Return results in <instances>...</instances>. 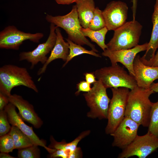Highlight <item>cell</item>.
Segmentation results:
<instances>
[{"label": "cell", "mask_w": 158, "mask_h": 158, "mask_svg": "<svg viewBox=\"0 0 158 158\" xmlns=\"http://www.w3.org/2000/svg\"><path fill=\"white\" fill-rule=\"evenodd\" d=\"M154 92L150 88L137 86L130 91L125 116L129 117L144 127L149 126L152 104L149 99Z\"/></svg>", "instance_id": "cell-1"}, {"label": "cell", "mask_w": 158, "mask_h": 158, "mask_svg": "<svg viewBox=\"0 0 158 158\" xmlns=\"http://www.w3.org/2000/svg\"><path fill=\"white\" fill-rule=\"evenodd\" d=\"M23 86L36 92L38 90L27 69L25 68L11 64L0 68V92L9 97L14 87Z\"/></svg>", "instance_id": "cell-2"}, {"label": "cell", "mask_w": 158, "mask_h": 158, "mask_svg": "<svg viewBox=\"0 0 158 158\" xmlns=\"http://www.w3.org/2000/svg\"><path fill=\"white\" fill-rule=\"evenodd\" d=\"M49 23H53L58 27L64 30L69 39L75 43L80 45H86L95 52L98 51L95 46L92 44L82 33L83 27L80 23L75 5L73 6L71 11L63 16H53L48 14L45 17Z\"/></svg>", "instance_id": "cell-3"}, {"label": "cell", "mask_w": 158, "mask_h": 158, "mask_svg": "<svg viewBox=\"0 0 158 158\" xmlns=\"http://www.w3.org/2000/svg\"><path fill=\"white\" fill-rule=\"evenodd\" d=\"M142 28L137 20L126 22L114 30L113 37L107 44L111 51L132 48L138 45Z\"/></svg>", "instance_id": "cell-4"}, {"label": "cell", "mask_w": 158, "mask_h": 158, "mask_svg": "<svg viewBox=\"0 0 158 158\" xmlns=\"http://www.w3.org/2000/svg\"><path fill=\"white\" fill-rule=\"evenodd\" d=\"M94 73L96 78L107 88L124 87L131 90L138 86L134 77L117 63L97 70Z\"/></svg>", "instance_id": "cell-5"}, {"label": "cell", "mask_w": 158, "mask_h": 158, "mask_svg": "<svg viewBox=\"0 0 158 158\" xmlns=\"http://www.w3.org/2000/svg\"><path fill=\"white\" fill-rule=\"evenodd\" d=\"M112 97L108 111V122L105 128L106 134L110 135L115 130L125 116L129 93L128 88H111Z\"/></svg>", "instance_id": "cell-6"}, {"label": "cell", "mask_w": 158, "mask_h": 158, "mask_svg": "<svg viewBox=\"0 0 158 158\" xmlns=\"http://www.w3.org/2000/svg\"><path fill=\"white\" fill-rule=\"evenodd\" d=\"M93 84L91 90L83 94L87 105L90 109L87 115L92 118L107 119L111 99L107 95V88L99 80Z\"/></svg>", "instance_id": "cell-7"}, {"label": "cell", "mask_w": 158, "mask_h": 158, "mask_svg": "<svg viewBox=\"0 0 158 158\" xmlns=\"http://www.w3.org/2000/svg\"><path fill=\"white\" fill-rule=\"evenodd\" d=\"M158 148V138L148 132L142 136L137 135L135 140L122 150L118 158H127L136 156L145 158Z\"/></svg>", "instance_id": "cell-8"}, {"label": "cell", "mask_w": 158, "mask_h": 158, "mask_svg": "<svg viewBox=\"0 0 158 158\" xmlns=\"http://www.w3.org/2000/svg\"><path fill=\"white\" fill-rule=\"evenodd\" d=\"M44 36L42 33L25 32L19 30L14 25H9L0 32V48L18 50L24 41L29 40L38 43Z\"/></svg>", "instance_id": "cell-9"}, {"label": "cell", "mask_w": 158, "mask_h": 158, "mask_svg": "<svg viewBox=\"0 0 158 158\" xmlns=\"http://www.w3.org/2000/svg\"><path fill=\"white\" fill-rule=\"evenodd\" d=\"M57 27L51 23L49 34L46 41L39 44L32 51L20 52L19 60H25L30 63L31 69L39 62L44 64L47 60V55L51 51L55 45L56 36L55 30Z\"/></svg>", "instance_id": "cell-10"}, {"label": "cell", "mask_w": 158, "mask_h": 158, "mask_svg": "<svg viewBox=\"0 0 158 158\" xmlns=\"http://www.w3.org/2000/svg\"><path fill=\"white\" fill-rule=\"evenodd\" d=\"M128 10L127 4L121 1H112L107 4L102 13L108 30L114 31L126 22Z\"/></svg>", "instance_id": "cell-11"}, {"label": "cell", "mask_w": 158, "mask_h": 158, "mask_svg": "<svg viewBox=\"0 0 158 158\" xmlns=\"http://www.w3.org/2000/svg\"><path fill=\"white\" fill-rule=\"evenodd\" d=\"M147 46L148 43H146L129 49L115 51L106 49L102 52V55L109 59L112 65L118 62L122 64L128 70L129 74L134 77L133 66L134 59L138 53L146 51Z\"/></svg>", "instance_id": "cell-12"}, {"label": "cell", "mask_w": 158, "mask_h": 158, "mask_svg": "<svg viewBox=\"0 0 158 158\" xmlns=\"http://www.w3.org/2000/svg\"><path fill=\"white\" fill-rule=\"evenodd\" d=\"M140 125L129 117L125 116L115 130L110 135L114 138L112 145L122 150L126 148L138 135Z\"/></svg>", "instance_id": "cell-13"}, {"label": "cell", "mask_w": 158, "mask_h": 158, "mask_svg": "<svg viewBox=\"0 0 158 158\" xmlns=\"http://www.w3.org/2000/svg\"><path fill=\"white\" fill-rule=\"evenodd\" d=\"M16 107L9 102L5 107L8 120L12 126L18 128L22 132L31 139L33 144L42 146L50 154L53 151V149L46 146L45 141L41 140L33 131L32 127L25 124L16 111Z\"/></svg>", "instance_id": "cell-14"}, {"label": "cell", "mask_w": 158, "mask_h": 158, "mask_svg": "<svg viewBox=\"0 0 158 158\" xmlns=\"http://www.w3.org/2000/svg\"><path fill=\"white\" fill-rule=\"evenodd\" d=\"M133 67L134 77L138 87L149 88L153 82L158 79V67L145 64L139 55H137L134 59Z\"/></svg>", "instance_id": "cell-15"}, {"label": "cell", "mask_w": 158, "mask_h": 158, "mask_svg": "<svg viewBox=\"0 0 158 158\" xmlns=\"http://www.w3.org/2000/svg\"><path fill=\"white\" fill-rule=\"evenodd\" d=\"M9 102L18 109V114L22 119L31 124L36 128H39L43 123L41 119L35 112L33 105L21 96L14 94L8 97Z\"/></svg>", "instance_id": "cell-16"}, {"label": "cell", "mask_w": 158, "mask_h": 158, "mask_svg": "<svg viewBox=\"0 0 158 158\" xmlns=\"http://www.w3.org/2000/svg\"><path fill=\"white\" fill-rule=\"evenodd\" d=\"M55 32L56 36L55 45L46 62L38 70V75L44 73L48 65L54 60L61 59L66 62L69 54L68 43L65 41L59 27L56 28Z\"/></svg>", "instance_id": "cell-17"}, {"label": "cell", "mask_w": 158, "mask_h": 158, "mask_svg": "<svg viewBox=\"0 0 158 158\" xmlns=\"http://www.w3.org/2000/svg\"><path fill=\"white\" fill-rule=\"evenodd\" d=\"M153 24L150 40L144 55L140 57L142 61L145 65L150 66L158 48V0H156L154 10L152 16Z\"/></svg>", "instance_id": "cell-18"}, {"label": "cell", "mask_w": 158, "mask_h": 158, "mask_svg": "<svg viewBox=\"0 0 158 158\" xmlns=\"http://www.w3.org/2000/svg\"><path fill=\"white\" fill-rule=\"evenodd\" d=\"M75 3L81 25L85 28H88L95 8L94 0H78Z\"/></svg>", "instance_id": "cell-19"}, {"label": "cell", "mask_w": 158, "mask_h": 158, "mask_svg": "<svg viewBox=\"0 0 158 158\" xmlns=\"http://www.w3.org/2000/svg\"><path fill=\"white\" fill-rule=\"evenodd\" d=\"M90 132V130L83 132L74 140L69 143H66L64 141L58 142L51 136L50 138L51 144L49 147L56 149L63 150L73 154L76 157H78L80 154L81 150L80 147H77V145L82 139L88 135Z\"/></svg>", "instance_id": "cell-20"}, {"label": "cell", "mask_w": 158, "mask_h": 158, "mask_svg": "<svg viewBox=\"0 0 158 158\" xmlns=\"http://www.w3.org/2000/svg\"><path fill=\"white\" fill-rule=\"evenodd\" d=\"M108 31L106 27L97 30L83 27L81 29L82 33L85 37H88L92 41L96 43L103 51L108 48L107 44H105V40L106 35Z\"/></svg>", "instance_id": "cell-21"}, {"label": "cell", "mask_w": 158, "mask_h": 158, "mask_svg": "<svg viewBox=\"0 0 158 158\" xmlns=\"http://www.w3.org/2000/svg\"><path fill=\"white\" fill-rule=\"evenodd\" d=\"M8 133L13 138L15 149L19 150L34 145L30 138L16 126H12Z\"/></svg>", "instance_id": "cell-22"}, {"label": "cell", "mask_w": 158, "mask_h": 158, "mask_svg": "<svg viewBox=\"0 0 158 158\" xmlns=\"http://www.w3.org/2000/svg\"><path fill=\"white\" fill-rule=\"evenodd\" d=\"M66 40L69 44V52L67 60L63 65L62 67H64L73 58L83 54H87L97 57H101L99 54L92 50H87L81 45L75 43L68 38L66 39Z\"/></svg>", "instance_id": "cell-23"}, {"label": "cell", "mask_w": 158, "mask_h": 158, "mask_svg": "<svg viewBox=\"0 0 158 158\" xmlns=\"http://www.w3.org/2000/svg\"><path fill=\"white\" fill-rule=\"evenodd\" d=\"M148 132L158 138V101L153 103Z\"/></svg>", "instance_id": "cell-24"}, {"label": "cell", "mask_w": 158, "mask_h": 158, "mask_svg": "<svg viewBox=\"0 0 158 158\" xmlns=\"http://www.w3.org/2000/svg\"><path fill=\"white\" fill-rule=\"evenodd\" d=\"M105 27V24L102 11L99 8L96 7L88 28L93 30H100Z\"/></svg>", "instance_id": "cell-25"}, {"label": "cell", "mask_w": 158, "mask_h": 158, "mask_svg": "<svg viewBox=\"0 0 158 158\" xmlns=\"http://www.w3.org/2000/svg\"><path fill=\"white\" fill-rule=\"evenodd\" d=\"M38 146L35 145L19 149L18 157L19 158H39L40 157V150Z\"/></svg>", "instance_id": "cell-26"}, {"label": "cell", "mask_w": 158, "mask_h": 158, "mask_svg": "<svg viewBox=\"0 0 158 158\" xmlns=\"http://www.w3.org/2000/svg\"><path fill=\"white\" fill-rule=\"evenodd\" d=\"M14 149L15 147L13 138L9 133L0 136L1 152H12Z\"/></svg>", "instance_id": "cell-27"}, {"label": "cell", "mask_w": 158, "mask_h": 158, "mask_svg": "<svg viewBox=\"0 0 158 158\" xmlns=\"http://www.w3.org/2000/svg\"><path fill=\"white\" fill-rule=\"evenodd\" d=\"M10 123L6 112L4 109L0 110V136L9 133L11 127Z\"/></svg>", "instance_id": "cell-28"}, {"label": "cell", "mask_w": 158, "mask_h": 158, "mask_svg": "<svg viewBox=\"0 0 158 158\" xmlns=\"http://www.w3.org/2000/svg\"><path fill=\"white\" fill-rule=\"evenodd\" d=\"M77 87L78 90L75 93L76 95H78L81 92H88L92 88L90 84L85 81H80L77 85Z\"/></svg>", "instance_id": "cell-29"}, {"label": "cell", "mask_w": 158, "mask_h": 158, "mask_svg": "<svg viewBox=\"0 0 158 158\" xmlns=\"http://www.w3.org/2000/svg\"><path fill=\"white\" fill-rule=\"evenodd\" d=\"M9 103L8 97L0 92V110L4 109Z\"/></svg>", "instance_id": "cell-30"}, {"label": "cell", "mask_w": 158, "mask_h": 158, "mask_svg": "<svg viewBox=\"0 0 158 158\" xmlns=\"http://www.w3.org/2000/svg\"><path fill=\"white\" fill-rule=\"evenodd\" d=\"M85 78L86 82L91 84L96 82L94 73H87L85 74Z\"/></svg>", "instance_id": "cell-31"}, {"label": "cell", "mask_w": 158, "mask_h": 158, "mask_svg": "<svg viewBox=\"0 0 158 158\" xmlns=\"http://www.w3.org/2000/svg\"><path fill=\"white\" fill-rule=\"evenodd\" d=\"M58 4L69 5L73 3H75L78 0H55Z\"/></svg>", "instance_id": "cell-32"}, {"label": "cell", "mask_w": 158, "mask_h": 158, "mask_svg": "<svg viewBox=\"0 0 158 158\" xmlns=\"http://www.w3.org/2000/svg\"><path fill=\"white\" fill-rule=\"evenodd\" d=\"M131 2L133 3L132 9L133 13V20H135L136 12L137 5V0H132Z\"/></svg>", "instance_id": "cell-33"}, {"label": "cell", "mask_w": 158, "mask_h": 158, "mask_svg": "<svg viewBox=\"0 0 158 158\" xmlns=\"http://www.w3.org/2000/svg\"><path fill=\"white\" fill-rule=\"evenodd\" d=\"M150 66L158 67V50L154 55Z\"/></svg>", "instance_id": "cell-34"}, {"label": "cell", "mask_w": 158, "mask_h": 158, "mask_svg": "<svg viewBox=\"0 0 158 158\" xmlns=\"http://www.w3.org/2000/svg\"><path fill=\"white\" fill-rule=\"evenodd\" d=\"M150 88L154 92H158V82L153 83L151 85Z\"/></svg>", "instance_id": "cell-35"}, {"label": "cell", "mask_w": 158, "mask_h": 158, "mask_svg": "<svg viewBox=\"0 0 158 158\" xmlns=\"http://www.w3.org/2000/svg\"><path fill=\"white\" fill-rule=\"evenodd\" d=\"M8 153L1 152L0 154V158H15V157L12 156L8 154Z\"/></svg>", "instance_id": "cell-36"}]
</instances>
